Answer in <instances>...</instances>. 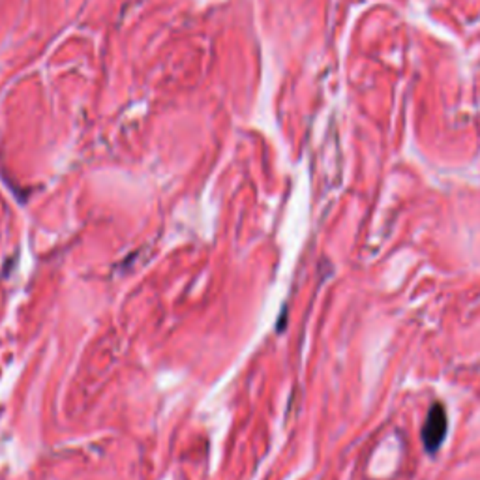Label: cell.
<instances>
[{
	"instance_id": "6da1fadb",
	"label": "cell",
	"mask_w": 480,
	"mask_h": 480,
	"mask_svg": "<svg viewBox=\"0 0 480 480\" xmlns=\"http://www.w3.org/2000/svg\"><path fill=\"white\" fill-rule=\"evenodd\" d=\"M447 426H449V422H447L444 407L441 403H434L430 407L428 418H426L422 428V441L428 452H435L441 447L444 435H447Z\"/></svg>"
}]
</instances>
